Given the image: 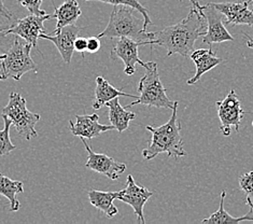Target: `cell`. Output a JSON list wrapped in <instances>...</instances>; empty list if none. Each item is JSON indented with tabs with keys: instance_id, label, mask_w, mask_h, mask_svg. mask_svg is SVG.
<instances>
[{
	"instance_id": "1",
	"label": "cell",
	"mask_w": 253,
	"mask_h": 224,
	"mask_svg": "<svg viewBox=\"0 0 253 224\" xmlns=\"http://www.w3.org/2000/svg\"><path fill=\"white\" fill-rule=\"evenodd\" d=\"M207 33V22L202 4L196 2L190 7L189 14L176 25L165 27L159 32H153L154 38L151 45H159L167 51V56L179 54L190 57L195 49V42Z\"/></svg>"
},
{
	"instance_id": "2",
	"label": "cell",
	"mask_w": 253,
	"mask_h": 224,
	"mask_svg": "<svg viewBox=\"0 0 253 224\" xmlns=\"http://www.w3.org/2000/svg\"><path fill=\"white\" fill-rule=\"evenodd\" d=\"M178 101H176L169 121L159 127L146 126V130L152 134L151 140L148 147L142 151L144 160H152L161 153H166L169 157L185 156L186 152L183 148V138L181 136V123L177 116Z\"/></svg>"
},
{
	"instance_id": "3",
	"label": "cell",
	"mask_w": 253,
	"mask_h": 224,
	"mask_svg": "<svg viewBox=\"0 0 253 224\" xmlns=\"http://www.w3.org/2000/svg\"><path fill=\"white\" fill-rule=\"evenodd\" d=\"M132 11L134 9L127 5H113L109 23L97 37L111 39L126 37L140 42L141 45L151 44L154 38L153 32L148 33L143 19H138Z\"/></svg>"
},
{
	"instance_id": "4",
	"label": "cell",
	"mask_w": 253,
	"mask_h": 224,
	"mask_svg": "<svg viewBox=\"0 0 253 224\" xmlns=\"http://www.w3.org/2000/svg\"><path fill=\"white\" fill-rule=\"evenodd\" d=\"M143 68L146 69V72L138 84V92L140 93V95L138 96L135 101L130 102L125 108L127 109L136 105H143L148 107L171 109L172 110L176 101L168 98L166 90L159 76L158 64L155 62L144 63Z\"/></svg>"
},
{
	"instance_id": "5",
	"label": "cell",
	"mask_w": 253,
	"mask_h": 224,
	"mask_svg": "<svg viewBox=\"0 0 253 224\" xmlns=\"http://www.w3.org/2000/svg\"><path fill=\"white\" fill-rule=\"evenodd\" d=\"M32 47L31 44L16 36L14 44L4 53V57L0 63V80L12 78L20 81L26 72L38 71L37 65L31 57Z\"/></svg>"
},
{
	"instance_id": "6",
	"label": "cell",
	"mask_w": 253,
	"mask_h": 224,
	"mask_svg": "<svg viewBox=\"0 0 253 224\" xmlns=\"http://www.w3.org/2000/svg\"><path fill=\"white\" fill-rule=\"evenodd\" d=\"M26 104V99L21 94L12 92L1 114L12 121V125L15 127L17 134L26 140H31L33 137L38 136L35 127L40 121V114L29 111Z\"/></svg>"
},
{
	"instance_id": "7",
	"label": "cell",
	"mask_w": 253,
	"mask_h": 224,
	"mask_svg": "<svg viewBox=\"0 0 253 224\" xmlns=\"http://www.w3.org/2000/svg\"><path fill=\"white\" fill-rule=\"evenodd\" d=\"M215 107L222 134L226 137L230 136L232 134V127L236 132H239L240 123L246 112L236 92L233 90H230L224 99L215 102Z\"/></svg>"
},
{
	"instance_id": "8",
	"label": "cell",
	"mask_w": 253,
	"mask_h": 224,
	"mask_svg": "<svg viewBox=\"0 0 253 224\" xmlns=\"http://www.w3.org/2000/svg\"><path fill=\"white\" fill-rule=\"evenodd\" d=\"M202 10L207 22V33L203 37L205 45H211L213 44L234 41V37L225 27V20L221 12L214 9L210 3L202 5Z\"/></svg>"
},
{
	"instance_id": "9",
	"label": "cell",
	"mask_w": 253,
	"mask_h": 224,
	"mask_svg": "<svg viewBox=\"0 0 253 224\" xmlns=\"http://www.w3.org/2000/svg\"><path fill=\"white\" fill-rule=\"evenodd\" d=\"M141 45L140 42L126 37L113 38V45L110 53L111 59L120 58L125 65L124 72L127 76H132L136 72V65L139 64L142 67L144 62L138 55V47Z\"/></svg>"
},
{
	"instance_id": "10",
	"label": "cell",
	"mask_w": 253,
	"mask_h": 224,
	"mask_svg": "<svg viewBox=\"0 0 253 224\" xmlns=\"http://www.w3.org/2000/svg\"><path fill=\"white\" fill-rule=\"evenodd\" d=\"M126 180H127L126 187L124 190L120 191V196L118 199L132 207L135 215L137 216V222L139 224H144L146 220H144L143 216V208L149 198L153 195V193L147 187L136 184L131 175H128Z\"/></svg>"
},
{
	"instance_id": "11",
	"label": "cell",
	"mask_w": 253,
	"mask_h": 224,
	"mask_svg": "<svg viewBox=\"0 0 253 224\" xmlns=\"http://www.w3.org/2000/svg\"><path fill=\"white\" fill-rule=\"evenodd\" d=\"M81 140L87 152V161L85 164L87 168L98 174L105 175L106 177L111 180H118L120 176L125 172V163H119L106 154L94 152L91 147H89V144L86 143L85 138L81 137Z\"/></svg>"
},
{
	"instance_id": "12",
	"label": "cell",
	"mask_w": 253,
	"mask_h": 224,
	"mask_svg": "<svg viewBox=\"0 0 253 224\" xmlns=\"http://www.w3.org/2000/svg\"><path fill=\"white\" fill-rule=\"evenodd\" d=\"M50 19H52V14H31L24 19L17 20L15 25L8 29V32L19 36L39 51L37 45L38 39L40 35L44 33V22Z\"/></svg>"
},
{
	"instance_id": "13",
	"label": "cell",
	"mask_w": 253,
	"mask_h": 224,
	"mask_svg": "<svg viewBox=\"0 0 253 224\" xmlns=\"http://www.w3.org/2000/svg\"><path fill=\"white\" fill-rule=\"evenodd\" d=\"M249 0H238L237 2H211L210 4L223 14L225 24L253 27V10L249 9Z\"/></svg>"
},
{
	"instance_id": "14",
	"label": "cell",
	"mask_w": 253,
	"mask_h": 224,
	"mask_svg": "<svg viewBox=\"0 0 253 224\" xmlns=\"http://www.w3.org/2000/svg\"><path fill=\"white\" fill-rule=\"evenodd\" d=\"M79 32L80 28L76 26L75 24H72V25H68L62 28L58 33L55 34V36L46 35L43 33L40 35L39 38L52 41L57 47L64 62L66 64H70L72 55L75 53V41Z\"/></svg>"
},
{
	"instance_id": "15",
	"label": "cell",
	"mask_w": 253,
	"mask_h": 224,
	"mask_svg": "<svg viewBox=\"0 0 253 224\" xmlns=\"http://www.w3.org/2000/svg\"><path fill=\"white\" fill-rule=\"evenodd\" d=\"M77 122L74 123L69 120V126L72 134L78 137H83L86 139H93L99 136L101 133L116 130L113 125H102L100 124L99 117L97 113H93L91 116H77Z\"/></svg>"
},
{
	"instance_id": "16",
	"label": "cell",
	"mask_w": 253,
	"mask_h": 224,
	"mask_svg": "<svg viewBox=\"0 0 253 224\" xmlns=\"http://www.w3.org/2000/svg\"><path fill=\"white\" fill-rule=\"evenodd\" d=\"M193 63L196 66V72L193 78L188 80L189 86L195 84L200 79L206 74V72L213 69L216 66L220 65L223 59L215 55V53L212 52L211 47L210 49H197L194 50L190 55Z\"/></svg>"
},
{
	"instance_id": "17",
	"label": "cell",
	"mask_w": 253,
	"mask_h": 224,
	"mask_svg": "<svg viewBox=\"0 0 253 224\" xmlns=\"http://www.w3.org/2000/svg\"><path fill=\"white\" fill-rule=\"evenodd\" d=\"M120 96H125V97H131L137 99L138 96L131 95L122 92L121 90H118L108 82L106 79L102 77L96 78V90H95V99L93 101L94 110H99L101 107L106 106L108 101L114 98L120 97Z\"/></svg>"
},
{
	"instance_id": "18",
	"label": "cell",
	"mask_w": 253,
	"mask_h": 224,
	"mask_svg": "<svg viewBox=\"0 0 253 224\" xmlns=\"http://www.w3.org/2000/svg\"><path fill=\"white\" fill-rule=\"evenodd\" d=\"M82 14L80 5L77 0H65L64 3L55 7V12L52 14V19H56V28L53 34L58 33L65 26L72 25Z\"/></svg>"
},
{
	"instance_id": "19",
	"label": "cell",
	"mask_w": 253,
	"mask_h": 224,
	"mask_svg": "<svg viewBox=\"0 0 253 224\" xmlns=\"http://www.w3.org/2000/svg\"><path fill=\"white\" fill-rule=\"evenodd\" d=\"M87 196L96 209L102 211L108 218H113L119 214V209L113 204L114 199L120 196V191L118 192H102L98 190H89Z\"/></svg>"
},
{
	"instance_id": "20",
	"label": "cell",
	"mask_w": 253,
	"mask_h": 224,
	"mask_svg": "<svg viewBox=\"0 0 253 224\" xmlns=\"http://www.w3.org/2000/svg\"><path fill=\"white\" fill-rule=\"evenodd\" d=\"M106 106L109 108V121L119 133H123L128 129L129 122L136 118L134 112L126 110V108L120 104L119 97L108 101Z\"/></svg>"
},
{
	"instance_id": "21",
	"label": "cell",
	"mask_w": 253,
	"mask_h": 224,
	"mask_svg": "<svg viewBox=\"0 0 253 224\" xmlns=\"http://www.w3.org/2000/svg\"><path fill=\"white\" fill-rule=\"evenodd\" d=\"M226 197V192L222 191L221 197H220V207L218 211H215L207 219H204L202 223L204 224H223V223H240L244 221H250L253 222V209L250 208V210L243 217H233L227 213L224 208V199Z\"/></svg>"
},
{
	"instance_id": "22",
	"label": "cell",
	"mask_w": 253,
	"mask_h": 224,
	"mask_svg": "<svg viewBox=\"0 0 253 224\" xmlns=\"http://www.w3.org/2000/svg\"><path fill=\"white\" fill-rule=\"evenodd\" d=\"M24 192V185L21 181L12 180L8 177H5L0 173V195L4 196L9 201L10 213L17 211L21 207L19 199L16 198L19 193Z\"/></svg>"
},
{
	"instance_id": "23",
	"label": "cell",
	"mask_w": 253,
	"mask_h": 224,
	"mask_svg": "<svg viewBox=\"0 0 253 224\" xmlns=\"http://www.w3.org/2000/svg\"><path fill=\"white\" fill-rule=\"evenodd\" d=\"M85 1H100L104 3H109L113 5H127V7H130L134 10L138 11L139 13L142 15V19L144 21V27H148L149 25H151L152 21L150 19L148 10L143 7V5L138 1V0H85Z\"/></svg>"
},
{
	"instance_id": "24",
	"label": "cell",
	"mask_w": 253,
	"mask_h": 224,
	"mask_svg": "<svg viewBox=\"0 0 253 224\" xmlns=\"http://www.w3.org/2000/svg\"><path fill=\"white\" fill-rule=\"evenodd\" d=\"M1 118L4 121V126L0 130V155H7L12 151H14L16 147L11 142L10 139V126L12 125V121L4 114H1Z\"/></svg>"
},
{
	"instance_id": "25",
	"label": "cell",
	"mask_w": 253,
	"mask_h": 224,
	"mask_svg": "<svg viewBox=\"0 0 253 224\" xmlns=\"http://www.w3.org/2000/svg\"><path fill=\"white\" fill-rule=\"evenodd\" d=\"M239 187L246 194V203L253 209V171L244 173L239 177Z\"/></svg>"
},
{
	"instance_id": "26",
	"label": "cell",
	"mask_w": 253,
	"mask_h": 224,
	"mask_svg": "<svg viewBox=\"0 0 253 224\" xmlns=\"http://www.w3.org/2000/svg\"><path fill=\"white\" fill-rule=\"evenodd\" d=\"M17 17L13 15V13L5 7L3 0H0V32L2 30H8L13 27L16 22Z\"/></svg>"
},
{
	"instance_id": "27",
	"label": "cell",
	"mask_w": 253,
	"mask_h": 224,
	"mask_svg": "<svg viewBox=\"0 0 253 224\" xmlns=\"http://www.w3.org/2000/svg\"><path fill=\"white\" fill-rule=\"evenodd\" d=\"M16 38V35L10 34L8 30H2L0 32V52L3 54L7 53V51L14 44V40Z\"/></svg>"
},
{
	"instance_id": "28",
	"label": "cell",
	"mask_w": 253,
	"mask_h": 224,
	"mask_svg": "<svg viewBox=\"0 0 253 224\" xmlns=\"http://www.w3.org/2000/svg\"><path fill=\"white\" fill-rule=\"evenodd\" d=\"M24 8H26L31 14H36V15H42V14H46L43 10H41V3L43 0H17Z\"/></svg>"
},
{
	"instance_id": "29",
	"label": "cell",
	"mask_w": 253,
	"mask_h": 224,
	"mask_svg": "<svg viewBox=\"0 0 253 224\" xmlns=\"http://www.w3.org/2000/svg\"><path fill=\"white\" fill-rule=\"evenodd\" d=\"M99 39L100 38H98V37L87 38V52L88 53H96L99 51L100 46H101V42Z\"/></svg>"
},
{
	"instance_id": "30",
	"label": "cell",
	"mask_w": 253,
	"mask_h": 224,
	"mask_svg": "<svg viewBox=\"0 0 253 224\" xmlns=\"http://www.w3.org/2000/svg\"><path fill=\"white\" fill-rule=\"evenodd\" d=\"M75 51L81 53L84 57V52L87 51V38L78 37L75 41Z\"/></svg>"
},
{
	"instance_id": "31",
	"label": "cell",
	"mask_w": 253,
	"mask_h": 224,
	"mask_svg": "<svg viewBox=\"0 0 253 224\" xmlns=\"http://www.w3.org/2000/svg\"><path fill=\"white\" fill-rule=\"evenodd\" d=\"M243 35L247 38V45L251 47V49H253V38H250L249 35H247L245 33H243Z\"/></svg>"
},
{
	"instance_id": "32",
	"label": "cell",
	"mask_w": 253,
	"mask_h": 224,
	"mask_svg": "<svg viewBox=\"0 0 253 224\" xmlns=\"http://www.w3.org/2000/svg\"><path fill=\"white\" fill-rule=\"evenodd\" d=\"M177 1H179V2H181V1H183V0H177ZM189 1H191V3L192 4H195L196 2H198L197 0H189Z\"/></svg>"
},
{
	"instance_id": "33",
	"label": "cell",
	"mask_w": 253,
	"mask_h": 224,
	"mask_svg": "<svg viewBox=\"0 0 253 224\" xmlns=\"http://www.w3.org/2000/svg\"><path fill=\"white\" fill-rule=\"evenodd\" d=\"M3 57H4V54H0V60H1Z\"/></svg>"
},
{
	"instance_id": "34",
	"label": "cell",
	"mask_w": 253,
	"mask_h": 224,
	"mask_svg": "<svg viewBox=\"0 0 253 224\" xmlns=\"http://www.w3.org/2000/svg\"><path fill=\"white\" fill-rule=\"evenodd\" d=\"M252 126H253V121H252Z\"/></svg>"
},
{
	"instance_id": "35",
	"label": "cell",
	"mask_w": 253,
	"mask_h": 224,
	"mask_svg": "<svg viewBox=\"0 0 253 224\" xmlns=\"http://www.w3.org/2000/svg\"><path fill=\"white\" fill-rule=\"evenodd\" d=\"M252 3H253V0H252Z\"/></svg>"
}]
</instances>
